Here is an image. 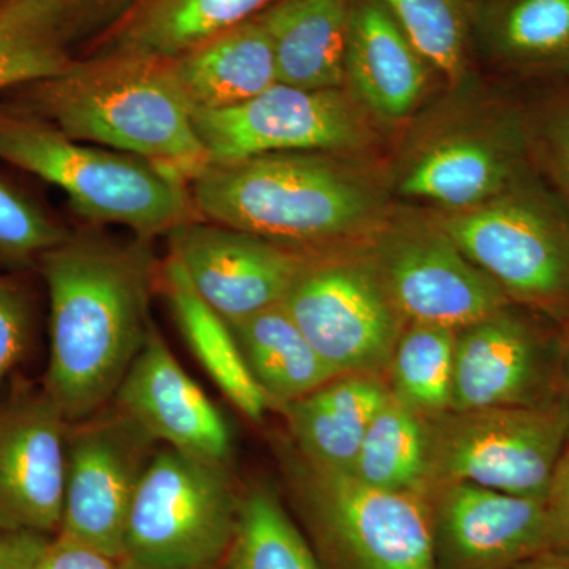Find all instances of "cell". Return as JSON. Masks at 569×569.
<instances>
[{"label":"cell","mask_w":569,"mask_h":569,"mask_svg":"<svg viewBox=\"0 0 569 569\" xmlns=\"http://www.w3.org/2000/svg\"><path fill=\"white\" fill-rule=\"evenodd\" d=\"M50 296V362L44 391L69 422L114 399L153 323L160 269L151 241L73 234L41 257Z\"/></svg>","instance_id":"cell-1"},{"label":"cell","mask_w":569,"mask_h":569,"mask_svg":"<svg viewBox=\"0 0 569 569\" xmlns=\"http://www.w3.org/2000/svg\"><path fill=\"white\" fill-rule=\"evenodd\" d=\"M194 216L301 252L369 244L396 208L385 156L283 152L209 163Z\"/></svg>","instance_id":"cell-2"},{"label":"cell","mask_w":569,"mask_h":569,"mask_svg":"<svg viewBox=\"0 0 569 569\" xmlns=\"http://www.w3.org/2000/svg\"><path fill=\"white\" fill-rule=\"evenodd\" d=\"M385 164L396 203L473 208L531 170L519 88L481 71L443 88L392 134Z\"/></svg>","instance_id":"cell-3"},{"label":"cell","mask_w":569,"mask_h":569,"mask_svg":"<svg viewBox=\"0 0 569 569\" xmlns=\"http://www.w3.org/2000/svg\"><path fill=\"white\" fill-rule=\"evenodd\" d=\"M3 96L74 140L138 157L187 183L209 164L167 61L80 56L62 73Z\"/></svg>","instance_id":"cell-4"},{"label":"cell","mask_w":569,"mask_h":569,"mask_svg":"<svg viewBox=\"0 0 569 569\" xmlns=\"http://www.w3.org/2000/svg\"><path fill=\"white\" fill-rule=\"evenodd\" d=\"M0 162L58 187L86 220L121 224L137 238L151 241L197 217L179 176L74 140L9 100L0 102Z\"/></svg>","instance_id":"cell-5"},{"label":"cell","mask_w":569,"mask_h":569,"mask_svg":"<svg viewBox=\"0 0 569 569\" xmlns=\"http://www.w3.org/2000/svg\"><path fill=\"white\" fill-rule=\"evenodd\" d=\"M280 449L284 481L323 569H437L429 492H392Z\"/></svg>","instance_id":"cell-6"},{"label":"cell","mask_w":569,"mask_h":569,"mask_svg":"<svg viewBox=\"0 0 569 569\" xmlns=\"http://www.w3.org/2000/svg\"><path fill=\"white\" fill-rule=\"evenodd\" d=\"M427 212L509 301L569 320V208L533 168L473 208Z\"/></svg>","instance_id":"cell-7"},{"label":"cell","mask_w":569,"mask_h":569,"mask_svg":"<svg viewBox=\"0 0 569 569\" xmlns=\"http://www.w3.org/2000/svg\"><path fill=\"white\" fill-rule=\"evenodd\" d=\"M242 490L230 466L160 445L134 492L122 569H211L227 561Z\"/></svg>","instance_id":"cell-8"},{"label":"cell","mask_w":569,"mask_h":569,"mask_svg":"<svg viewBox=\"0 0 569 569\" xmlns=\"http://www.w3.org/2000/svg\"><path fill=\"white\" fill-rule=\"evenodd\" d=\"M427 492L473 485L545 497L569 441L567 396L537 407L448 410L426 418Z\"/></svg>","instance_id":"cell-9"},{"label":"cell","mask_w":569,"mask_h":569,"mask_svg":"<svg viewBox=\"0 0 569 569\" xmlns=\"http://www.w3.org/2000/svg\"><path fill=\"white\" fill-rule=\"evenodd\" d=\"M282 305L337 376L387 377L408 325L369 244L307 254Z\"/></svg>","instance_id":"cell-10"},{"label":"cell","mask_w":569,"mask_h":569,"mask_svg":"<svg viewBox=\"0 0 569 569\" xmlns=\"http://www.w3.org/2000/svg\"><path fill=\"white\" fill-rule=\"evenodd\" d=\"M192 119L209 163L283 152L385 156L391 142V134L347 88L302 89L277 82L234 107L192 110Z\"/></svg>","instance_id":"cell-11"},{"label":"cell","mask_w":569,"mask_h":569,"mask_svg":"<svg viewBox=\"0 0 569 569\" xmlns=\"http://www.w3.org/2000/svg\"><path fill=\"white\" fill-rule=\"evenodd\" d=\"M369 249L407 323L458 331L511 305L426 209L397 203Z\"/></svg>","instance_id":"cell-12"},{"label":"cell","mask_w":569,"mask_h":569,"mask_svg":"<svg viewBox=\"0 0 569 569\" xmlns=\"http://www.w3.org/2000/svg\"><path fill=\"white\" fill-rule=\"evenodd\" d=\"M160 443L114 403L70 422L59 537L121 560L134 492Z\"/></svg>","instance_id":"cell-13"},{"label":"cell","mask_w":569,"mask_h":569,"mask_svg":"<svg viewBox=\"0 0 569 569\" xmlns=\"http://www.w3.org/2000/svg\"><path fill=\"white\" fill-rule=\"evenodd\" d=\"M563 396L557 321L511 302L456 331L449 410L537 407Z\"/></svg>","instance_id":"cell-14"},{"label":"cell","mask_w":569,"mask_h":569,"mask_svg":"<svg viewBox=\"0 0 569 569\" xmlns=\"http://www.w3.org/2000/svg\"><path fill=\"white\" fill-rule=\"evenodd\" d=\"M170 257L227 321L282 305L310 252L193 217L168 233Z\"/></svg>","instance_id":"cell-15"},{"label":"cell","mask_w":569,"mask_h":569,"mask_svg":"<svg viewBox=\"0 0 569 569\" xmlns=\"http://www.w3.org/2000/svg\"><path fill=\"white\" fill-rule=\"evenodd\" d=\"M69 426L43 385L20 381L0 397V519L58 535Z\"/></svg>","instance_id":"cell-16"},{"label":"cell","mask_w":569,"mask_h":569,"mask_svg":"<svg viewBox=\"0 0 569 569\" xmlns=\"http://www.w3.org/2000/svg\"><path fill=\"white\" fill-rule=\"evenodd\" d=\"M429 500L437 569H511L546 550L545 497L445 485Z\"/></svg>","instance_id":"cell-17"},{"label":"cell","mask_w":569,"mask_h":569,"mask_svg":"<svg viewBox=\"0 0 569 569\" xmlns=\"http://www.w3.org/2000/svg\"><path fill=\"white\" fill-rule=\"evenodd\" d=\"M111 402L157 443L223 466L233 460L230 425L186 372L156 323Z\"/></svg>","instance_id":"cell-18"},{"label":"cell","mask_w":569,"mask_h":569,"mask_svg":"<svg viewBox=\"0 0 569 569\" xmlns=\"http://www.w3.org/2000/svg\"><path fill=\"white\" fill-rule=\"evenodd\" d=\"M441 82L432 63L380 0H358L346 59V88L370 118L395 134Z\"/></svg>","instance_id":"cell-19"},{"label":"cell","mask_w":569,"mask_h":569,"mask_svg":"<svg viewBox=\"0 0 569 569\" xmlns=\"http://www.w3.org/2000/svg\"><path fill=\"white\" fill-rule=\"evenodd\" d=\"M478 70L515 86L569 80V0H478Z\"/></svg>","instance_id":"cell-20"},{"label":"cell","mask_w":569,"mask_h":569,"mask_svg":"<svg viewBox=\"0 0 569 569\" xmlns=\"http://www.w3.org/2000/svg\"><path fill=\"white\" fill-rule=\"evenodd\" d=\"M276 0H130L80 56L126 54L170 61L252 20Z\"/></svg>","instance_id":"cell-21"},{"label":"cell","mask_w":569,"mask_h":569,"mask_svg":"<svg viewBox=\"0 0 569 569\" xmlns=\"http://www.w3.org/2000/svg\"><path fill=\"white\" fill-rule=\"evenodd\" d=\"M389 395L387 377L339 376L284 406L290 445L313 466L350 475L367 429Z\"/></svg>","instance_id":"cell-22"},{"label":"cell","mask_w":569,"mask_h":569,"mask_svg":"<svg viewBox=\"0 0 569 569\" xmlns=\"http://www.w3.org/2000/svg\"><path fill=\"white\" fill-rule=\"evenodd\" d=\"M168 69L192 110H222L279 82L271 40L260 17L209 37L170 59Z\"/></svg>","instance_id":"cell-23"},{"label":"cell","mask_w":569,"mask_h":569,"mask_svg":"<svg viewBox=\"0 0 569 569\" xmlns=\"http://www.w3.org/2000/svg\"><path fill=\"white\" fill-rule=\"evenodd\" d=\"M358 0H276L258 17L277 77L302 89L346 88V59Z\"/></svg>","instance_id":"cell-24"},{"label":"cell","mask_w":569,"mask_h":569,"mask_svg":"<svg viewBox=\"0 0 569 569\" xmlns=\"http://www.w3.org/2000/svg\"><path fill=\"white\" fill-rule=\"evenodd\" d=\"M96 28L78 0H0V93L69 69Z\"/></svg>","instance_id":"cell-25"},{"label":"cell","mask_w":569,"mask_h":569,"mask_svg":"<svg viewBox=\"0 0 569 569\" xmlns=\"http://www.w3.org/2000/svg\"><path fill=\"white\" fill-rule=\"evenodd\" d=\"M176 325L216 387L247 419L261 422L268 400L247 369L230 325L194 291L182 266L168 254L159 272Z\"/></svg>","instance_id":"cell-26"},{"label":"cell","mask_w":569,"mask_h":569,"mask_svg":"<svg viewBox=\"0 0 569 569\" xmlns=\"http://www.w3.org/2000/svg\"><path fill=\"white\" fill-rule=\"evenodd\" d=\"M254 383L280 411L339 377L302 335L283 305L228 321Z\"/></svg>","instance_id":"cell-27"},{"label":"cell","mask_w":569,"mask_h":569,"mask_svg":"<svg viewBox=\"0 0 569 569\" xmlns=\"http://www.w3.org/2000/svg\"><path fill=\"white\" fill-rule=\"evenodd\" d=\"M350 475L370 488L427 492L426 418L389 391L367 429Z\"/></svg>","instance_id":"cell-28"},{"label":"cell","mask_w":569,"mask_h":569,"mask_svg":"<svg viewBox=\"0 0 569 569\" xmlns=\"http://www.w3.org/2000/svg\"><path fill=\"white\" fill-rule=\"evenodd\" d=\"M230 569H323L312 545L266 482H252L241 493Z\"/></svg>","instance_id":"cell-29"},{"label":"cell","mask_w":569,"mask_h":569,"mask_svg":"<svg viewBox=\"0 0 569 569\" xmlns=\"http://www.w3.org/2000/svg\"><path fill=\"white\" fill-rule=\"evenodd\" d=\"M415 47L432 63L443 88L479 73L473 51L478 0H380Z\"/></svg>","instance_id":"cell-30"},{"label":"cell","mask_w":569,"mask_h":569,"mask_svg":"<svg viewBox=\"0 0 569 569\" xmlns=\"http://www.w3.org/2000/svg\"><path fill=\"white\" fill-rule=\"evenodd\" d=\"M456 329L408 323L389 361V391L422 418L451 408Z\"/></svg>","instance_id":"cell-31"},{"label":"cell","mask_w":569,"mask_h":569,"mask_svg":"<svg viewBox=\"0 0 569 569\" xmlns=\"http://www.w3.org/2000/svg\"><path fill=\"white\" fill-rule=\"evenodd\" d=\"M519 91L531 168L569 208V80Z\"/></svg>","instance_id":"cell-32"},{"label":"cell","mask_w":569,"mask_h":569,"mask_svg":"<svg viewBox=\"0 0 569 569\" xmlns=\"http://www.w3.org/2000/svg\"><path fill=\"white\" fill-rule=\"evenodd\" d=\"M43 206L0 178V266L24 271L70 236Z\"/></svg>","instance_id":"cell-33"},{"label":"cell","mask_w":569,"mask_h":569,"mask_svg":"<svg viewBox=\"0 0 569 569\" xmlns=\"http://www.w3.org/2000/svg\"><path fill=\"white\" fill-rule=\"evenodd\" d=\"M33 329L28 291L9 276H0V385L28 353Z\"/></svg>","instance_id":"cell-34"},{"label":"cell","mask_w":569,"mask_h":569,"mask_svg":"<svg viewBox=\"0 0 569 569\" xmlns=\"http://www.w3.org/2000/svg\"><path fill=\"white\" fill-rule=\"evenodd\" d=\"M546 550L569 556V441L545 493Z\"/></svg>","instance_id":"cell-35"},{"label":"cell","mask_w":569,"mask_h":569,"mask_svg":"<svg viewBox=\"0 0 569 569\" xmlns=\"http://www.w3.org/2000/svg\"><path fill=\"white\" fill-rule=\"evenodd\" d=\"M52 538L0 519V569H36Z\"/></svg>","instance_id":"cell-36"},{"label":"cell","mask_w":569,"mask_h":569,"mask_svg":"<svg viewBox=\"0 0 569 569\" xmlns=\"http://www.w3.org/2000/svg\"><path fill=\"white\" fill-rule=\"evenodd\" d=\"M36 569H122L118 560L56 535Z\"/></svg>","instance_id":"cell-37"},{"label":"cell","mask_w":569,"mask_h":569,"mask_svg":"<svg viewBox=\"0 0 569 569\" xmlns=\"http://www.w3.org/2000/svg\"><path fill=\"white\" fill-rule=\"evenodd\" d=\"M78 2L84 7L91 20L100 29V24H104L103 28H107L129 6L130 0H78Z\"/></svg>","instance_id":"cell-38"},{"label":"cell","mask_w":569,"mask_h":569,"mask_svg":"<svg viewBox=\"0 0 569 569\" xmlns=\"http://www.w3.org/2000/svg\"><path fill=\"white\" fill-rule=\"evenodd\" d=\"M511 569H569V556L561 553L539 552Z\"/></svg>","instance_id":"cell-39"},{"label":"cell","mask_w":569,"mask_h":569,"mask_svg":"<svg viewBox=\"0 0 569 569\" xmlns=\"http://www.w3.org/2000/svg\"><path fill=\"white\" fill-rule=\"evenodd\" d=\"M561 346V377H563V391L569 406V320L560 325Z\"/></svg>","instance_id":"cell-40"},{"label":"cell","mask_w":569,"mask_h":569,"mask_svg":"<svg viewBox=\"0 0 569 569\" xmlns=\"http://www.w3.org/2000/svg\"><path fill=\"white\" fill-rule=\"evenodd\" d=\"M211 569H230V567H228V563H227V561H224V563H222V565H219V567H216V568H211Z\"/></svg>","instance_id":"cell-41"}]
</instances>
